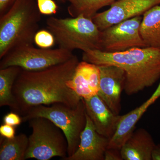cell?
Listing matches in <instances>:
<instances>
[{
    "label": "cell",
    "mask_w": 160,
    "mask_h": 160,
    "mask_svg": "<svg viewBox=\"0 0 160 160\" xmlns=\"http://www.w3.org/2000/svg\"><path fill=\"white\" fill-rule=\"evenodd\" d=\"M79 62L74 55L65 62L43 70L22 69L12 89L16 106L15 112L22 117L35 106L54 103L76 107L82 98L67 86V82Z\"/></svg>",
    "instance_id": "cell-1"
},
{
    "label": "cell",
    "mask_w": 160,
    "mask_h": 160,
    "mask_svg": "<svg viewBox=\"0 0 160 160\" xmlns=\"http://www.w3.org/2000/svg\"><path fill=\"white\" fill-rule=\"evenodd\" d=\"M82 60L98 66L112 65L125 71L124 91L132 95L152 86L160 78V49L136 47L119 52H83Z\"/></svg>",
    "instance_id": "cell-2"
},
{
    "label": "cell",
    "mask_w": 160,
    "mask_h": 160,
    "mask_svg": "<svg viewBox=\"0 0 160 160\" xmlns=\"http://www.w3.org/2000/svg\"><path fill=\"white\" fill-rule=\"evenodd\" d=\"M41 19L36 0H17L0 17V59L15 47L33 45Z\"/></svg>",
    "instance_id": "cell-3"
},
{
    "label": "cell",
    "mask_w": 160,
    "mask_h": 160,
    "mask_svg": "<svg viewBox=\"0 0 160 160\" xmlns=\"http://www.w3.org/2000/svg\"><path fill=\"white\" fill-rule=\"evenodd\" d=\"M46 23L60 48L72 52L100 49L101 31L92 19L82 15L65 18L51 17Z\"/></svg>",
    "instance_id": "cell-4"
},
{
    "label": "cell",
    "mask_w": 160,
    "mask_h": 160,
    "mask_svg": "<svg viewBox=\"0 0 160 160\" xmlns=\"http://www.w3.org/2000/svg\"><path fill=\"white\" fill-rule=\"evenodd\" d=\"M36 117L47 118L62 130L68 141V157L75 152L86 123V107L82 98L75 107L62 103L40 105L32 107L22 117L23 122Z\"/></svg>",
    "instance_id": "cell-5"
},
{
    "label": "cell",
    "mask_w": 160,
    "mask_h": 160,
    "mask_svg": "<svg viewBox=\"0 0 160 160\" xmlns=\"http://www.w3.org/2000/svg\"><path fill=\"white\" fill-rule=\"evenodd\" d=\"M32 129L29 137L26 159L49 160L68 157V143L62 130L47 118L36 117L28 121Z\"/></svg>",
    "instance_id": "cell-6"
},
{
    "label": "cell",
    "mask_w": 160,
    "mask_h": 160,
    "mask_svg": "<svg viewBox=\"0 0 160 160\" xmlns=\"http://www.w3.org/2000/svg\"><path fill=\"white\" fill-rule=\"evenodd\" d=\"M74 56L72 52L60 47L42 49L23 45L13 48L1 59L0 69L18 66L24 70L39 71L65 62Z\"/></svg>",
    "instance_id": "cell-7"
},
{
    "label": "cell",
    "mask_w": 160,
    "mask_h": 160,
    "mask_svg": "<svg viewBox=\"0 0 160 160\" xmlns=\"http://www.w3.org/2000/svg\"><path fill=\"white\" fill-rule=\"evenodd\" d=\"M142 16L136 17L101 31L100 50L119 52L136 47H146L140 34Z\"/></svg>",
    "instance_id": "cell-8"
},
{
    "label": "cell",
    "mask_w": 160,
    "mask_h": 160,
    "mask_svg": "<svg viewBox=\"0 0 160 160\" xmlns=\"http://www.w3.org/2000/svg\"><path fill=\"white\" fill-rule=\"evenodd\" d=\"M160 5V0H117L109 9L98 12L92 20L101 31L136 17L143 16L153 6Z\"/></svg>",
    "instance_id": "cell-9"
},
{
    "label": "cell",
    "mask_w": 160,
    "mask_h": 160,
    "mask_svg": "<svg viewBox=\"0 0 160 160\" xmlns=\"http://www.w3.org/2000/svg\"><path fill=\"white\" fill-rule=\"evenodd\" d=\"M98 66L101 78L98 95L114 114L119 115L121 94L124 90L126 78L125 71L112 65Z\"/></svg>",
    "instance_id": "cell-10"
},
{
    "label": "cell",
    "mask_w": 160,
    "mask_h": 160,
    "mask_svg": "<svg viewBox=\"0 0 160 160\" xmlns=\"http://www.w3.org/2000/svg\"><path fill=\"white\" fill-rule=\"evenodd\" d=\"M110 139L98 133L86 113V123L82 132L79 145L75 152L64 160H104Z\"/></svg>",
    "instance_id": "cell-11"
},
{
    "label": "cell",
    "mask_w": 160,
    "mask_h": 160,
    "mask_svg": "<svg viewBox=\"0 0 160 160\" xmlns=\"http://www.w3.org/2000/svg\"><path fill=\"white\" fill-rule=\"evenodd\" d=\"M86 112L98 133L111 139L118 126L121 116L114 114L98 95L84 99Z\"/></svg>",
    "instance_id": "cell-12"
},
{
    "label": "cell",
    "mask_w": 160,
    "mask_h": 160,
    "mask_svg": "<svg viewBox=\"0 0 160 160\" xmlns=\"http://www.w3.org/2000/svg\"><path fill=\"white\" fill-rule=\"evenodd\" d=\"M100 78L98 66L82 61L78 64L67 86L81 98L86 99L98 94Z\"/></svg>",
    "instance_id": "cell-13"
},
{
    "label": "cell",
    "mask_w": 160,
    "mask_h": 160,
    "mask_svg": "<svg viewBox=\"0 0 160 160\" xmlns=\"http://www.w3.org/2000/svg\"><path fill=\"white\" fill-rule=\"evenodd\" d=\"M160 98V82L152 95L139 107L121 116L115 133L109 141L107 148L121 149L135 129V126L148 108Z\"/></svg>",
    "instance_id": "cell-14"
},
{
    "label": "cell",
    "mask_w": 160,
    "mask_h": 160,
    "mask_svg": "<svg viewBox=\"0 0 160 160\" xmlns=\"http://www.w3.org/2000/svg\"><path fill=\"white\" fill-rule=\"evenodd\" d=\"M156 144L146 129L139 128L132 132L121 149L123 160H151Z\"/></svg>",
    "instance_id": "cell-15"
},
{
    "label": "cell",
    "mask_w": 160,
    "mask_h": 160,
    "mask_svg": "<svg viewBox=\"0 0 160 160\" xmlns=\"http://www.w3.org/2000/svg\"><path fill=\"white\" fill-rule=\"evenodd\" d=\"M140 32L147 47L160 49V5L153 6L143 15Z\"/></svg>",
    "instance_id": "cell-16"
},
{
    "label": "cell",
    "mask_w": 160,
    "mask_h": 160,
    "mask_svg": "<svg viewBox=\"0 0 160 160\" xmlns=\"http://www.w3.org/2000/svg\"><path fill=\"white\" fill-rule=\"evenodd\" d=\"M29 137L21 133L12 138L0 137V160H25Z\"/></svg>",
    "instance_id": "cell-17"
},
{
    "label": "cell",
    "mask_w": 160,
    "mask_h": 160,
    "mask_svg": "<svg viewBox=\"0 0 160 160\" xmlns=\"http://www.w3.org/2000/svg\"><path fill=\"white\" fill-rule=\"evenodd\" d=\"M21 67L11 66L0 69V106H8L15 112V100L12 89L15 80L22 71Z\"/></svg>",
    "instance_id": "cell-18"
},
{
    "label": "cell",
    "mask_w": 160,
    "mask_h": 160,
    "mask_svg": "<svg viewBox=\"0 0 160 160\" xmlns=\"http://www.w3.org/2000/svg\"><path fill=\"white\" fill-rule=\"evenodd\" d=\"M70 4L67 8L71 17L82 15L92 18L100 9L110 6L117 0H68Z\"/></svg>",
    "instance_id": "cell-19"
},
{
    "label": "cell",
    "mask_w": 160,
    "mask_h": 160,
    "mask_svg": "<svg viewBox=\"0 0 160 160\" xmlns=\"http://www.w3.org/2000/svg\"><path fill=\"white\" fill-rule=\"evenodd\" d=\"M55 43L54 36L48 29L39 30L35 35L34 43L39 48L50 49Z\"/></svg>",
    "instance_id": "cell-20"
},
{
    "label": "cell",
    "mask_w": 160,
    "mask_h": 160,
    "mask_svg": "<svg viewBox=\"0 0 160 160\" xmlns=\"http://www.w3.org/2000/svg\"><path fill=\"white\" fill-rule=\"evenodd\" d=\"M39 10L42 15H52L57 12V4L54 0H36Z\"/></svg>",
    "instance_id": "cell-21"
},
{
    "label": "cell",
    "mask_w": 160,
    "mask_h": 160,
    "mask_svg": "<svg viewBox=\"0 0 160 160\" xmlns=\"http://www.w3.org/2000/svg\"><path fill=\"white\" fill-rule=\"evenodd\" d=\"M4 124L17 127L19 126L22 122V116L18 113L12 111L4 116L3 118Z\"/></svg>",
    "instance_id": "cell-22"
},
{
    "label": "cell",
    "mask_w": 160,
    "mask_h": 160,
    "mask_svg": "<svg viewBox=\"0 0 160 160\" xmlns=\"http://www.w3.org/2000/svg\"><path fill=\"white\" fill-rule=\"evenodd\" d=\"M104 160H123L121 149L107 148L104 155Z\"/></svg>",
    "instance_id": "cell-23"
},
{
    "label": "cell",
    "mask_w": 160,
    "mask_h": 160,
    "mask_svg": "<svg viewBox=\"0 0 160 160\" xmlns=\"http://www.w3.org/2000/svg\"><path fill=\"white\" fill-rule=\"evenodd\" d=\"M15 127L3 124L0 126V135L6 138L10 139L15 136Z\"/></svg>",
    "instance_id": "cell-24"
},
{
    "label": "cell",
    "mask_w": 160,
    "mask_h": 160,
    "mask_svg": "<svg viewBox=\"0 0 160 160\" xmlns=\"http://www.w3.org/2000/svg\"><path fill=\"white\" fill-rule=\"evenodd\" d=\"M17 0H0V17L6 13Z\"/></svg>",
    "instance_id": "cell-25"
},
{
    "label": "cell",
    "mask_w": 160,
    "mask_h": 160,
    "mask_svg": "<svg viewBox=\"0 0 160 160\" xmlns=\"http://www.w3.org/2000/svg\"><path fill=\"white\" fill-rule=\"evenodd\" d=\"M152 160H160V144H156L152 154Z\"/></svg>",
    "instance_id": "cell-26"
},
{
    "label": "cell",
    "mask_w": 160,
    "mask_h": 160,
    "mask_svg": "<svg viewBox=\"0 0 160 160\" xmlns=\"http://www.w3.org/2000/svg\"><path fill=\"white\" fill-rule=\"evenodd\" d=\"M59 1L62 3H65L66 2H67V1H68V0H59Z\"/></svg>",
    "instance_id": "cell-27"
}]
</instances>
